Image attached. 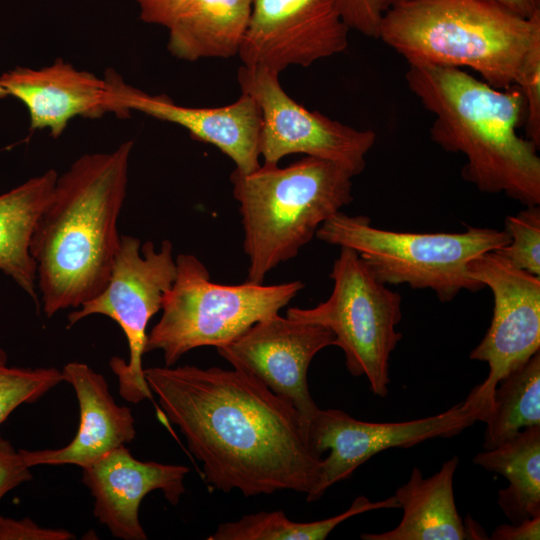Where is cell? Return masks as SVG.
I'll return each mask as SVG.
<instances>
[{"mask_svg": "<svg viewBox=\"0 0 540 540\" xmlns=\"http://www.w3.org/2000/svg\"><path fill=\"white\" fill-rule=\"evenodd\" d=\"M405 79L434 115L431 139L466 157L464 180L526 207L540 205L539 148L517 132L525 115L518 86L498 89L453 67L409 66Z\"/></svg>", "mask_w": 540, "mask_h": 540, "instance_id": "3", "label": "cell"}, {"mask_svg": "<svg viewBox=\"0 0 540 540\" xmlns=\"http://www.w3.org/2000/svg\"><path fill=\"white\" fill-rule=\"evenodd\" d=\"M378 39L409 66L470 68L507 89L540 54V14L526 18L490 0H405L385 15Z\"/></svg>", "mask_w": 540, "mask_h": 540, "instance_id": "4", "label": "cell"}, {"mask_svg": "<svg viewBox=\"0 0 540 540\" xmlns=\"http://www.w3.org/2000/svg\"><path fill=\"white\" fill-rule=\"evenodd\" d=\"M62 371L64 382L76 394L80 410L78 431L72 441L57 449L26 450L20 454L28 467L72 464L86 467L136 436L131 410L118 405L102 374L82 362H69Z\"/></svg>", "mask_w": 540, "mask_h": 540, "instance_id": "18", "label": "cell"}, {"mask_svg": "<svg viewBox=\"0 0 540 540\" xmlns=\"http://www.w3.org/2000/svg\"><path fill=\"white\" fill-rule=\"evenodd\" d=\"M353 176L342 167L305 156L286 167L261 164L230 175L249 260L247 282L263 284L279 264L294 258L318 228L353 201Z\"/></svg>", "mask_w": 540, "mask_h": 540, "instance_id": "5", "label": "cell"}, {"mask_svg": "<svg viewBox=\"0 0 540 540\" xmlns=\"http://www.w3.org/2000/svg\"><path fill=\"white\" fill-rule=\"evenodd\" d=\"M237 80L242 93L251 96L260 109L259 151L264 164L304 154L330 161L353 177L362 173L376 141L374 131L359 130L308 110L287 94L276 71L242 65Z\"/></svg>", "mask_w": 540, "mask_h": 540, "instance_id": "10", "label": "cell"}, {"mask_svg": "<svg viewBox=\"0 0 540 540\" xmlns=\"http://www.w3.org/2000/svg\"><path fill=\"white\" fill-rule=\"evenodd\" d=\"M61 382L62 371L55 367L9 366L0 348V425L20 405L38 401Z\"/></svg>", "mask_w": 540, "mask_h": 540, "instance_id": "25", "label": "cell"}, {"mask_svg": "<svg viewBox=\"0 0 540 540\" xmlns=\"http://www.w3.org/2000/svg\"><path fill=\"white\" fill-rule=\"evenodd\" d=\"M490 539L493 540H539L540 516L526 519L517 524H502L497 526Z\"/></svg>", "mask_w": 540, "mask_h": 540, "instance_id": "32", "label": "cell"}, {"mask_svg": "<svg viewBox=\"0 0 540 540\" xmlns=\"http://www.w3.org/2000/svg\"><path fill=\"white\" fill-rule=\"evenodd\" d=\"M106 76L120 117L134 110L177 124L193 139L218 148L241 173H250L261 165L262 119L259 106L251 96L242 93L235 102L221 107H188L175 103L167 95H152L132 87L111 70Z\"/></svg>", "mask_w": 540, "mask_h": 540, "instance_id": "15", "label": "cell"}, {"mask_svg": "<svg viewBox=\"0 0 540 540\" xmlns=\"http://www.w3.org/2000/svg\"><path fill=\"white\" fill-rule=\"evenodd\" d=\"M7 92L0 86V99L7 97Z\"/></svg>", "mask_w": 540, "mask_h": 540, "instance_id": "34", "label": "cell"}, {"mask_svg": "<svg viewBox=\"0 0 540 540\" xmlns=\"http://www.w3.org/2000/svg\"><path fill=\"white\" fill-rule=\"evenodd\" d=\"M176 277L173 245L163 240L159 250L152 241L133 236H120L109 280L102 291L67 316L71 327L90 315H104L116 322L123 331L129 359L114 356L109 361L118 379L119 394L137 404L152 399L142 365L147 341V326L158 313L166 293Z\"/></svg>", "mask_w": 540, "mask_h": 540, "instance_id": "9", "label": "cell"}, {"mask_svg": "<svg viewBox=\"0 0 540 540\" xmlns=\"http://www.w3.org/2000/svg\"><path fill=\"white\" fill-rule=\"evenodd\" d=\"M473 463L508 480L497 503L512 524L540 516V425L476 454Z\"/></svg>", "mask_w": 540, "mask_h": 540, "instance_id": "22", "label": "cell"}, {"mask_svg": "<svg viewBox=\"0 0 540 540\" xmlns=\"http://www.w3.org/2000/svg\"><path fill=\"white\" fill-rule=\"evenodd\" d=\"M459 463L454 455L432 476L414 466L409 480L394 496L403 509L400 523L382 533H362L363 540H463L464 521L456 508L453 479Z\"/></svg>", "mask_w": 540, "mask_h": 540, "instance_id": "19", "label": "cell"}, {"mask_svg": "<svg viewBox=\"0 0 540 540\" xmlns=\"http://www.w3.org/2000/svg\"><path fill=\"white\" fill-rule=\"evenodd\" d=\"M510 243L498 250L515 267L540 276V207L528 206L505 219Z\"/></svg>", "mask_w": 540, "mask_h": 540, "instance_id": "26", "label": "cell"}, {"mask_svg": "<svg viewBox=\"0 0 540 540\" xmlns=\"http://www.w3.org/2000/svg\"><path fill=\"white\" fill-rule=\"evenodd\" d=\"M57 177L50 169L0 195V271L32 298L37 309L36 263L30 241Z\"/></svg>", "mask_w": 540, "mask_h": 540, "instance_id": "21", "label": "cell"}, {"mask_svg": "<svg viewBox=\"0 0 540 540\" xmlns=\"http://www.w3.org/2000/svg\"><path fill=\"white\" fill-rule=\"evenodd\" d=\"M0 86L26 106L32 130L58 138L75 117L119 116L107 76L78 70L63 59L42 68L16 67L0 76Z\"/></svg>", "mask_w": 540, "mask_h": 540, "instance_id": "17", "label": "cell"}, {"mask_svg": "<svg viewBox=\"0 0 540 540\" xmlns=\"http://www.w3.org/2000/svg\"><path fill=\"white\" fill-rule=\"evenodd\" d=\"M469 275L491 289L490 326L470 359L486 362V379L470 394L487 410L498 382L540 351V276L515 267L496 250L472 259Z\"/></svg>", "mask_w": 540, "mask_h": 540, "instance_id": "12", "label": "cell"}, {"mask_svg": "<svg viewBox=\"0 0 540 540\" xmlns=\"http://www.w3.org/2000/svg\"><path fill=\"white\" fill-rule=\"evenodd\" d=\"M319 240L358 253L385 285L431 289L441 302L484 286L468 273L469 262L510 243L505 230L468 227L459 233H417L374 227L369 217L339 211L318 228Z\"/></svg>", "mask_w": 540, "mask_h": 540, "instance_id": "6", "label": "cell"}, {"mask_svg": "<svg viewBox=\"0 0 540 540\" xmlns=\"http://www.w3.org/2000/svg\"><path fill=\"white\" fill-rule=\"evenodd\" d=\"M334 340L333 333L321 325L277 313L217 351L234 369L289 402L309 425L319 408L308 388L307 371L314 356L334 345Z\"/></svg>", "mask_w": 540, "mask_h": 540, "instance_id": "14", "label": "cell"}, {"mask_svg": "<svg viewBox=\"0 0 540 540\" xmlns=\"http://www.w3.org/2000/svg\"><path fill=\"white\" fill-rule=\"evenodd\" d=\"M399 508L393 495L381 501L358 496L350 507L333 517L295 522L282 510L246 514L238 520L221 523L208 540H323L345 520L372 510Z\"/></svg>", "mask_w": 540, "mask_h": 540, "instance_id": "24", "label": "cell"}, {"mask_svg": "<svg viewBox=\"0 0 540 540\" xmlns=\"http://www.w3.org/2000/svg\"><path fill=\"white\" fill-rule=\"evenodd\" d=\"M75 535L62 528L41 527L30 518L0 516V540H70Z\"/></svg>", "mask_w": 540, "mask_h": 540, "instance_id": "29", "label": "cell"}, {"mask_svg": "<svg viewBox=\"0 0 540 540\" xmlns=\"http://www.w3.org/2000/svg\"><path fill=\"white\" fill-rule=\"evenodd\" d=\"M484 422V450L540 425V351L498 382Z\"/></svg>", "mask_w": 540, "mask_h": 540, "instance_id": "23", "label": "cell"}, {"mask_svg": "<svg viewBox=\"0 0 540 540\" xmlns=\"http://www.w3.org/2000/svg\"><path fill=\"white\" fill-rule=\"evenodd\" d=\"M175 261V280L145 345V353L162 352L165 366H173L195 348L229 344L256 322L277 314L304 288L299 280L218 284L195 255L179 254Z\"/></svg>", "mask_w": 540, "mask_h": 540, "instance_id": "7", "label": "cell"}, {"mask_svg": "<svg viewBox=\"0 0 540 540\" xmlns=\"http://www.w3.org/2000/svg\"><path fill=\"white\" fill-rule=\"evenodd\" d=\"M486 410L470 394L437 415L402 422H366L339 409H318L308 425V440L322 459L319 477L308 502L318 500L328 488L346 480L377 453L390 448H410L434 438L458 435L476 421H483Z\"/></svg>", "mask_w": 540, "mask_h": 540, "instance_id": "11", "label": "cell"}, {"mask_svg": "<svg viewBox=\"0 0 540 540\" xmlns=\"http://www.w3.org/2000/svg\"><path fill=\"white\" fill-rule=\"evenodd\" d=\"M253 0H192L168 29L167 49L180 60L230 58L238 55Z\"/></svg>", "mask_w": 540, "mask_h": 540, "instance_id": "20", "label": "cell"}, {"mask_svg": "<svg viewBox=\"0 0 540 540\" xmlns=\"http://www.w3.org/2000/svg\"><path fill=\"white\" fill-rule=\"evenodd\" d=\"M330 278L329 298L314 308L290 307L286 316L321 325L334 335L352 376H365L373 394H388L389 359L402 334L401 296L380 282L358 253L340 247Z\"/></svg>", "mask_w": 540, "mask_h": 540, "instance_id": "8", "label": "cell"}, {"mask_svg": "<svg viewBox=\"0 0 540 540\" xmlns=\"http://www.w3.org/2000/svg\"><path fill=\"white\" fill-rule=\"evenodd\" d=\"M132 149L129 140L111 152L82 155L58 175L30 241L47 318L79 308L107 284Z\"/></svg>", "mask_w": 540, "mask_h": 540, "instance_id": "2", "label": "cell"}, {"mask_svg": "<svg viewBox=\"0 0 540 540\" xmlns=\"http://www.w3.org/2000/svg\"><path fill=\"white\" fill-rule=\"evenodd\" d=\"M341 17L349 30L378 38L385 15L405 0H337Z\"/></svg>", "mask_w": 540, "mask_h": 540, "instance_id": "27", "label": "cell"}, {"mask_svg": "<svg viewBox=\"0 0 540 540\" xmlns=\"http://www.w3.org/2000/svg\"><path fill=\"white\" fill-rule=\"evenodd\" d=\"M348 32L337 0H253L238 56L280 74L345 51Z\"/></svg>", "mask_w": 540, "mask_h": 540, "instance_id": "13", "label": "cell"}, {"mask_svg": "<svg viewBox=\"0 0 540 540\" xmlns=\"http://www.w3.org/2000/svg\"><path fill=\"white\" fill-rule=\"evenodd\" d=\"M82 481L94 497V515L123 540H146L139 519L143 498L160 490L172 505L185 492L188 467L136 459L124 446L81 468Z\"/></svg>", "mask_w": 540, "mask_h": 540, "instance_id": "16", "label": "cell"}, {"mask_svg": "<svg viewBox=\"0 0 540 540\" xmlns=\"http://www.w3.org/2000/svg\"><path fill=\"white\" fill-rule=\"evenodd\" d=\"M31 479L30 467L20 451L0 436V501L9 491Z\"/></svg>", "mask_w": 540, "mask_h": 540, "instance_id": "30", "label": "cell"}, {"mask_svg": "<svg viewBox=\"0 0 540 540\" xmlns=\"http://www.w3.org/2000/svg\"><path fill=\"white\" fill-rule=\"evenodd\" d=\"M159 405L202 464L207 483L245 497L314 488L321 457L286 400L237 370L192 365L143 370Z\"/></svg>", "mask_w": 540, "mask_h": 540, "instance_id": "1", "label": "cell"}, {"mask_svg": "<svg viewBox=\"0 0 540 540\" xmlns=\"http://www.w3.org/2000/svg\"><path fill=\"white\" fill-rule=\"evenodd\" d=\"M525 104L527 139L540 146V54L534 56L524 69L517 85Z\"/></svg>", "mask_w": 540, "mask_h": 540, "instance_id": "28", "label": "cell"}, {"mask_svg": "<svg viewBox=\"0 0 540 540\" xmlns=\"http://www.w3.org/2000/svg\"><path fill=\"white\" fill-rule=\"evenodd\" d=\"M523 17L540 14V0H490Z\"/></svg>", "mask_w": 540, "mask_h": 540, "instance_id": "33", "label": "cell"}, {"mask_svg": "<svg viewBox=\"0 0 540 540\" xmlns=\"http://www.w3.org/2000/svg\"><path fill=\"white\" fill-rule=\"evenodd\" d=\"M140 19L148 24L169 29L190 5L192 0H135Z\"/></svg>", "mask_w": 540, "mask_h": 540, "instance_id": "31", "label": "cell"}]
</instances>
